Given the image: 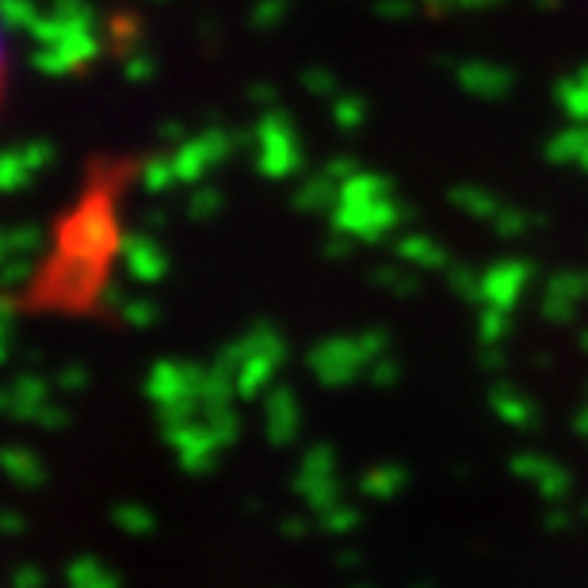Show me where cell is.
<instances>
[{
    "label": "cell",
    "instance_id": "1",
    "mask_svg": "<svg viewBox=\"0 0 588 588\" xmlns=\"http://www.w3.org/2000/svg\"><path fill=\"white\" fill-rule=\"evenodd\" d=\"M0 73H4V50H0Z\"/></svg>",
    "mask_w": 588,
    "mask_h": 588
}]
</instances>
